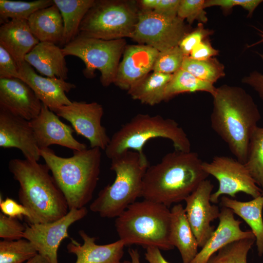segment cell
Wrapping results in <instances>:
<instances>
[{"instance_id": "6da1fadb", "label": "cell", "mask_w": 263, "mask_h": 263, "mask_svg": "<svg viewBox=\"0 0 263 263\" xmlns=\"http://www.w3.org/2000/svg\"><path fill=\"white\" fill-rule=\"evenodd\" d=\"M212 96L211 128L236 159L244 164L251 135L261 118L258 106L251 96L239 87L222 85Z\"/></svg>"}, {"instance_id": "7a4b0ae2", "label": "cell", "mask_w": 263, "mask_h": 263, "mask_svg": "<svg viewBox=\"0 0 263 263\" xmlns=\"http://www.w3.org/2000/svg\"><path fill=\"white\" fill-rule=\"evenodd\" d=\"M198 153L175 150L150 166L145 174L141 197L169 207L185 200L209 175Z\"/></svg>"}, {"instance_id": "3957f363", "label": "cell", "mask_w": 263, "mask_h": 263, "mask_svg": "<svg viewBox=\"0 0 263 263\" xmlns=\"http://www.w3.org/2000/svg\"><path fill=\"white\" fill-rule=\"evenodd\" d=\"M8 169L19 183L18 197L29 212V224L54 222L69 212L65 197L45 164L14 158Z\"/></svg>"}, {"instance_id": "277c9868", "label": "cell", "mask_w": 263, "mask_h": 263, "mask_svg": "<svg viewBox=\"0 0 263 263\" xmlns=\"http://www.w3.org/2000/svg\"><path fill=\"white\" fill-rule=\"evenodd\" d=\"M40 156L67 201L69 209L81 208L91 200L100 173L101 150L73 151L62 157L48 148L40 149Z\"/></svg>"}, {"instance_id": "5b68a950", "label": "cell", "mask_w": 263, "mask_h": 263, "mask_svg": "<svg viewBox=\"0 0 263 263\" xmlns=\"http://www.w3.org/2000/svg\"><path fill=\"white\" fill-rule=\"evenodd\" d=\"M115 178L104 187L90 206L102 218H116L141 197L143 178L150 166L144 152L127 150L111 160Z\"/></svg>"}, {"instance_id": "8992f818", "label": "cell", "mask_w": 263, "mask_h": 263, "mask_svg": "<svg viewBox=\"0 0 263 263\" xmlns=\"http://www.w3.org/2000/svg\"><path fill=\"white\" fill-rule=\"evenodd\" d=\"M171 213L168 207L144 199L130 205L115 220V227L125 245L138 244L168 250Z\"/></svg>"}, {"instance_id": "52a82bcc", "label": "cell", "mask_w": 263, "mask_h": 263, "mask_svg": "<svg viewBox=\"0 0 263 263\" xmlns=\"http://www.w3.org/2000/svg\"><path fill=\"white\" fill-rule=\"evenodd\" d=\"M156 138L169 139L175 150L191 151L187 134L174 120L160 115L139 113L113 134L105 150V154L111 160L129 150L142 153L145 144Z\"/></svg>"}, {"instance_id": "ba28073f", "label": "cell", "mask_w": 263, "mask_h": 263, "mask_svg": "<svg viewBox=\"0 0 263 263\" xmlns=\"http://www.w3.org/2000/svg\"><path fill=\"white\" fill-rule=\"evenodd\" d=\"M138 15L127 1L95 0L83 18L78 35L106 40L131 38Z\"/></svg>"}, {"instance_id": "9c48e42d", "label": "cell", "mask_w": 263, "mask_h": 263, "mask_svg": "<svg viewBox=\"0 0 263 263\" xmlns=\"http://www.w3.org/2000/svg\"><path fill=\"white\" fill-rule=\"evenodd\" d=\"M124 39L103 40L78 35L62 48L65 56H73L84 63V75L92 78L96 70L101 73L100 81L107 87L113 83L119 59L126 48Z\"/></svg>"}, {"instance_id": "30bf717a", "label": "cell", "mask_w": 263, "mask_h": 263, "mask_svg": "<svg viewBox=\"0 0 263 263\" xmlns=\"http://www.w3.org/2000/svg\"><path fill=\"white\" fill-rule=\"evenodd\" d=\"M188 33L184 19L178 16L168 17L142 10L138 11L137 22L131 38L139 44L162 52L178 46Z\"/></svg>"}, {"instance_id": "8fae6325", "label": "cell", "mask_w": 263, "mask_h": 263, "mask_svg": "<svg viewBox=\"0 0 263 263\" xmlns=\"http://www.w3.org/2000/svg\"><path fill=\"white\" fill-rule=\"evenodd\" d=\"M202 168L219 182L218 189L210 196L212 203H217L222 195H227L235 198L240 192L253 198L262 194L261 188L256 184L245 164L236 159L226 156H215L210 162H203Z\"/></svg>"}, {"instance_id": "7c38bea8", "label": "cell", "mask_w": 263, "mask_h": 263, "mask_svg": "<svg viewBox=\"0 0 263 263\" xmlns=\"http://www.w3.org/2000/svg\"><path fill=\"white\" fill-rule=\"evenodd\" d=\"M86 207L73 208L54 222L25 225L23 238L30 241L38 254L48 263H58L57 251L61 242L69 237L68 229L75 222L87 214Z\"/></svg>"}, {"instance_id": "4fadbf2b", "label": "cell", "mask_w": 263, "mask_h": 263, "mask_svg": "<svg viewBox=\"0 0 263 263\" xmlns=\"http://www.w3.org/2000/svg\"><path fill=\"white\" fill-rule=\"evenodd\" d=\"M57 115L70 122L75 131L89 140L91 148L106 149L111 138L101 124L104 110L96 102L72 101L52 110Z\"/></svg>"}, {"instance_id": "5bb4252c", "label": "cell", "mask_w": 263, "mask_h": 263, "mask_svg": "<svg viewBox=\"0 0 263 263\" xmlns=\"http://www.w3.org/2000/svg\"><path fill=\"white\" fill-rule=\"evenodd\" d=\"M213 188V184L206 179L184 200L187 219L199 247H201L205 244L215 230L210 223L219 218L220 214L218 206L211 204Z\"/></svg>"}, {"instance_id": "9a60e30c", "label": "cell", "mask_w": 263, "mask_h": 263, "mask_svg": "<svg viewBox=\"0 0 263 263\" xmlns=\"http://www.w3.org/2000/svg\"><path fill=\"white\" fill-rule=\"evenodd\" d=\"M39 149L58 145L75 150L87 149L86 145L73 136L75 130L62 122L54 112L42 104L39 114L29 121Z\"/></svg>"}, {"instance_id": "2e32d148", "label": "cell", "mask_w": 263, "mask_h": 263, "mask_svg": "<svg viewBox=\"0 0 263 263\" xmlns=\"http://www.w3.org/2000/svg\"><path fill=\"white\" fill-rule=\"evenodd\" d=\"M0 147L18 149L28 160L38 161L41 157L29 121L1 109Z\"/></svg>"}, {"instance_id": "e0dca14e", "label": "cell", "mask_w": 263, "mask_h": 263, "mask_svg": "<svg viewBox=\"0 0 263 263\" xmlns=\"http://www.w3.org/2000/svg\"><path fill=\"white\" fill-rule=\"evenodd\" d=\"M42 105L23 81L15 78L0 79V109L31 121L39 114Z\"/></svg>"}, {"instance_id": "ac0fdd59", "label": "cell", "mask_w": 263, "mask_h": 263, "mask_svg": "<svg viewBox=\"0 0 263 263\" xmlns=\"http://www.w3.org/2000/svg\"><path fill=\"white\" fill-rule=\"evenodd\" d=\"M18 66L20 79L30 86L41 103L50 110L72 103L66 93L75 88V85L56 77L39 75L26 61Z\"/></svg>"}, {"instance_id": "d6986e66", "label": "cell", "mask_w": 263, "mask_h": 263, "mask_svg": "<svg viewBox=\"0 0 263 263\" xmlns=\"http://www.w3.org/2000/svg\"><path fill=\"white\" fill-rule=\"evenodd\" d=\"M158 53V50L147 45L126 46L113 83L128 91L152 71Z\"/></svg>"}, {"instance_id": "ffe728a7", "label": "cell", "mask_w": 263, "mask_h": 263, "mask_svg": "<svg viewBox=\"0 0 263 263\" xmlns=\"http://www.w3.org/2000/svg\"><path fill=\"white\" fill-rule=\"evenodd\" d=\"M219 219L218 227L190 263H208L215 252L227 245L243 239H255L251 230L241 229L242 222L235 219L230 209L223 207Z\"/></svg>"}, {"instance_id": "44dd1931", "label": "cell", "mask_w": 263, "mask_h": 263, "mask_svg": "<svg viewBox=\"0 0 263 263\" xmlns=\"http://www.w3.org/2000/svg\"><path fill=\"white\" fill-rule=\"evenodd\" d=\"M78 234L83 240L80 244L71 239L67 245L69 253L76 257L75 263H120L124 254L125 243L121 240L107 244H97L96 238L80 230Z\"/></svg>"}, {"instance_id": "7402d4cb", "label": "cell", "mask_w": 263, "mask_h": 263, "mask_svg": "<svg viewBox=\"0 0 263 263\" xmlns=\"http://www.w3.org/2000/svg\"><path fill=\"white\" fill-rule=\"evenodd\" d=\"M39 41L32 33L27 20L12 19L1 24L0 45L12 56L17 65Z\"/></svg>"}, {"instance_id": "603a6c76", "label": "cell", "mask_w": 263, "mask_h": 263, "mask_svg": "<svg viewBox=\"0 0 263 263\" xmlns=\"http://www.w3.org/2000/svg\"><path fill=\"white\" fill-rule=\"evenodd\" d=\"M62 48L57 45L39 42L25 56V61L42 75L65 80L68 68Z\"/></svg>"}, {"instance_id": "cb8c5ba5", "label": "cell", "mask_w": 263, "mask_h": 263, "mask_svg": "<svg viewBox=\"0 0 263 263\" xmlns=\"http://www.w3.org/2000/svg\"><path fill=\"white\" fill-rule=\"evenodd\" d=\"M170 213V243L179 251L182 263H190L198 253L197 240L183 206L180 204L174 205Z\"/></svg>"}, {"instance_id": "d4e9b609", "label": "cell", "mask_w": 263, "mask_h": 263, "mask_svg": "<svg viewBox=\"0 0 263 263\" xmlns=\"http://www.w3.org/2000/svg\"><path fill=\"white\" fill-rule=\"evenodd\" d=\"M27 21L32 33L39 42L61 44L63 22L60 11L55 4L38 10Z\"/></svg>"}, {"instance_id": "484cf974", "label": "cell", "mask_w": 263, "mask_h": 263, "mask_svg": "<svg viewBox=\"0 0 263 263\" xmlns=\"http://www.w3.org/2000/svg\"><path fill=\"white\" fill-rule=\"evenodd\" d=\"M221 205L230 209L250 226L255 237L258 254L263 255V194L251 201L242 202L223 196Z\"/></svg>"}, {"instance_id": "4316f807", "label": "cell", "mask_w": 263, "mask_h": 263, "mask_svg": "<svg viewBox=\"0 0 263 263\" xmlns=\"http://www.w3.org/2000/svg\"><path fill=\"white\" fill-rule=\"evenodd\" d=\"M95 0H53L58 8L63 22V47L78 35L80 24Z\"/></svg>"}, {"instance_id": "83f0119b", "label": "cell", "mask_w": 263, "mask_h": 263, "mask_svg": "<svg viewBox=\"0 0 263 263\" xmlns=\"http://www.w3.org/2000/svg\"><path fill=\"white\" fill-rule=\"evenodd\" d=\"M173 74L153 72L149 73L128 91L131 97L141 103L153 106L165 101L167 86Z\"/></svg>"}, {"instance_id": "f1b7e54d", "label": "cell", "mask_w": 263, "mask_h": 263, "mask_svg": "<svg viewBox=\"0 0 263 263\" xmlns=\"http://www.w3.org/2000/svg\"><path fill=\"white\" fill-rule=\"evenodd\" d=\"M216 89L213 84L199 79L181 68L173 74L171 79L167 86L165 101L178 94L187 92L202 91L213 95Z\"/></svg>"}, {"instance_id": "f546056e", "label": "cell", "mask_w": 263, "mask_h": 263, "mask_svg": "<svg viewBox=\"0 0 263 263\" xmlns=\"http://www.w3.org/2000/svg\"><path fill=\"white\" fill-rule=\"evenodd\" d=\"M54 4L53 0H37L32 1L0 0V24L12 19L27 20L38 10Z\"/></svg>"}, {"instance_id": "4dcf8cb0", "label": "cell", "mask_w": 263, "mask_h": 263, "mask_svg": "<svg viewBox=\"0 0 263 263\" xmlns=\"http://www.w3.org/2000/svg\"><path fill=\"white\" fill-rule=\"evenodd\" d=\"M244 164L263 194V127L258 126L254 130Z\"/></svg>"}, {"instance_id": "1f68e13d", "label": "cell", "mask_w": 263, "mask_h": 263, "mask_svg": "<svg viewBox=\"0 0 263 263\" xmlns=\"http://www.w3.org/2000/svg\"><path fill=\"white\" fill-rule=\"evenodd\" d=\"M181 68L197 78L212 84L225 75L222 64L213 57L199 60L185 56Z\"/></svg>"}, {"instance_id": "d6a6232c", "label": "cell", "mask_w": 263, "mask_h": 263, "mask_svg": "<svg viewBox=\"0 0 263 263\" xmlns=\"http://www.w3.org/2000/svg\"><path fill=\"white\" fill-rule=\"evenodd\" d=\"M38 254L26 239L0 242V263H25Z\"/></svg>"}, {"instance_id": "836d02e7", "label": "cell", "mask_w": 263, "mask_h": 263, "mask_svg": "<svg viewBox=\"0 0 263 263\" xmlns=\"http://www.w3.org/2000/svg\"><path fill=\"white\" fill-rule=\"evenodd\" d=\"M255 239L241 240L227 245L212 256L208 263H247V256Z\"/></svg>"}, {"instance_id": "e575fe53", "label": "cell", "mask_w": 263, "mask_h": 263, "mask_svg": "<svg viewBox=\"0 0 263 263\" xmlns=\"http://www.w3.org/2000/svg\"><path fill=\"white\" fill-rule=\"evenodd\" d=\"M185 56L178 46L159 52L152 71L173 74L181 68Z\"/></svg>"}, {"instance_id": "d590c367", "label": "cell", "mask_w": 263, "mask_h": 263, "mask_svg": "<svg viewBox=\"0 0 263 263\" xmlns=\"http://www.w3.org/2000/svg\"><path fill=\"white\" fill-rule=\"evenodd\" d=\"M204 0H181L177 16L189 23L197 20L203 23L207 21V13L205 11Z\"/></svg>"}, {"instance_id": "8d00e7d4", "label": "cell", "mask_w": 263, "mask_h": 263, "mask_svg": "<svg viewBox=\"0 0 263 263\" xmlns=\"http://www.w3.org/2000/svg\"><path fill=\"white\" fill-rule=\"evenodd\" d=\"M25 225L18 219L0 213V237L4 240L15 241L23 238Z\"/></svg>"}, {"instance_id": "74e56055", "label": "cell", "mask_w": 263, "mask_h": 263, "mask_svg": "<svg viewBox=\"0 0 263 263\" xmlns=\"http://www.w3.org/2000/svg\"><path fill=\"white\" fill-rule=\"evenodd\" d=\"M181 0H141L139 1L142 9L152 11L168 16H177Z\"/></svg>"}, {"instance_id": "f35d334b", "label": "cell", "mask_w": 263, "mask_h": 263, "mask_svg": "<svg viewBox=\"0 0 263 263\" xmlns=\"http://www.w3.org/2000/svg\"><path fill=\"white\" fill-rule=\"evenodd\" d=\"M211 33L209 30L205 29L200 23L194 30L187 34L183 38L178 46L185 56H189L194 47L205 40Z\"/></svg>"}, {"instance_id": "ab89813d", "label": "cell", "mask_w": 263, "mask_h": 263, "mask_svg": "<svg viewBox=\"0 0 263 263\" xmlns=\"http://www.w3.org/2000/svg\"><path fill=\"white\" fill-rule=\"evenodd\" d=\"M262 0H205V8L211 6H219L228 10L235 6H240L247 10L248 16H251Z\"/></svg>"}, {"instance_id": "60d3db41", "label": "cell", "mask_w": 263, "mask_h": 263, "mask_svg": "<svg viewBox=\"0 0 263 263\" xmlns=\"http://www.w3.org/2000/svg\"><path fill=\"white\" fill-rule=\"evenodd\" d=\"M13 78L20 79L18 65L10 54L0 45V79Z\"/></svg>"}, {"instance_id": "b9f144b4", "label": "cell", "mask_w": 263, "mask_h": 263, "mask_svg": "<svg viewBox=\"0 0 263 263\" xmlns=\"http://www.w3.org/2000/svg\"><path fill=\"white\" fill-rule=\"evenodd\" d=\"M0 209L2 213L11 218L18 219L24 216L28 221L30 217L29 211L23 205L9 197L3 200L0 197Z\"/></svg>"}, {"instance_id": "7bdbcfd3", "label": "cell", "mask_w": 263, "mask_h": 263, "mask_svg": "<svg viewBox=\"0 0 263 263\" xmlns=\"http://www.w3.org/2000/svg\"><path fill=\"white\" fill-rule=\"evenodd\" d=\"M218 54V51L212 47L206 39L197 45L192 50L189 56L199 60H207Z\"/></svg>"}, {"instance_id": "ee69618b", "label": "cell", "mask_w": 263, "mask_h": 263, "mask_svg": "<svg viewBox=\"0 0 263 263\" xmlns=\"http://www.w3.org/2000/svg\"><path fill=\"white\" fill-rule=\"evenodd\" d=\"M263 60V54H259ZM243 82L250 86L263 100V74L256 71L250 73L243 79Z\"/></svg>"}, {"instance_id": "f6af8a7d", "label": "cell", "mask_w": 263, "mask_h": 263, "mask_svg": "<svg viewBox=\"0 0 263 263\" xmlns=\"http://www.w3.org/2000/svg\"><path fill=\"white\" fill-rule=\"evenodd\" d=\"M146 249L145 259L149 263H169L164 258L159 248L148 246Z\"/></svg>"}, {"instance_id": "bcb514c9", "label": "cell", "mask_w": 263, "mask_h": 263, "mask_svg": "<svg viewBox=\"0 0 263 263\" xmlns=\"http://www.w3.org/2000/svg\"><path fill=\"white\" fill-rule=\"evenodd\" d=\"M129 253L131 257V263H141L140 255L137 249L130 248L129 250Z\"/></svg>"}, {"instance_id": "7dc6e473", "label": "cell", "mask_w": 263, "mask_h": 263, "mask_svg": "<svg viewBox=\"0 0 263 263\" xmlns=\"http://www.w3.org/2000/svg\"><path fill=\"white\" fill-rule=\"evenodd\" d=\"M25 263H48V262L41 255L37 254Z\"/></svg>"}, {"instance_id": "c3c4849f", "label": "cell", "mask_w": 263, "mask_h": 263, "mask_svg": "<svg viewBox=\"0 0 263 263\" xmlns=\"http://www.w3.org/2000/svg\"><path fill=\"white\" fill-rule=\"evenodd\" d=\"M120 263H131V261H124L123 262H121Z\"/></svg>"}, {"instance_id": "681fc988", "label": "cell", "mask_w": 263, "mask_h": 263, "mask_svg": "<svg viewBox=\"0 0 263 263\" xmlns=\"http://www.w3.org/2000/svg\"><path fill=\"white\" fill-rule=\"evenodd\" d=\"M262 41H263V39L261 40L260 42H262Z\"/></svg>"}]
</instances>
